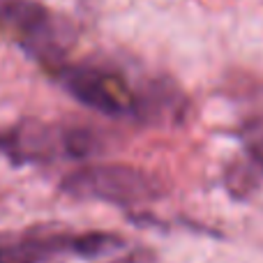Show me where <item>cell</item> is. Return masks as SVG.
<instances>
[{"label":"cell","mask_w":263,"mask_h":263,"mask_svg":"<svg viewBox=\"0 0 263 263\" xmlns=\"http://www.w3.org/2000/svg\"><path fill=\"white\" fill-rule=\"evenodd\" d=\"M0 30L51 74L67 63V53L77 42L72 21L37 0H0Z\"/></svg>","instance_id":"6da1fadb"},{"label":"cell","mask_w":263,"mask_h":263,"mask_svg":"<svg viewBox=\"0 0 263 263\" xmlns=\"http://www.w3.org/2000/svg\"><path fill=\"white\" fill-rule=\"evenodd\" d=\"M60 192L79 201L134 208L166 196V182L132 164H88L65 176Z\"/></svg>","instance_id":"7a4b0ae2"},{"label":"cell","mask_w":263,"mask_h":263,"mask_svg":"<svg viewBox=\"0 0 263 263\" xmlns=\"http://www.w3.org/2000/svg\"><path fill=\"white\" fill-rule=\"evenodd\" d=\"M60 86L83 106L111 118H132L136 111L139 86L127 79L123 69L114 65H60L53 72Z\"/></svg>","instance_id":"3957f363"},{"label":"cell","mask_w":263,"mask_h":263,"mask_svg":"<svg viewBox=\"0 0 263 263\" xmlns=\"http://www.w3.org/2000/svg\"><path fill=\"white\" fill-rule=\"evenodd\" d=\"M125 238L109 231L88 233H23L0 240V263H46L55 256L72 254L95 259L104 252L120 250Z\"/></svg>","instance_id":"277c9868"},{"label":"cell","mask_w":263,"mask_h":263,"mask_svg":"<svg viewBox=\"0 0 263 263\" xmlns=\"http://www.w3.org/2000/svg\"><path fill=\"white\" fill-rule=\"evenodd\" d=\"M0 155H5L14 166L49 164L65 157L63 127L40 120H21L7 129H0Z\"/></svg>","instance_id":"5b68a950"},{"label":"cell","mask_w":263,"mask_h":263,"mask_svg":"<svg viewBox=\"0 0 263 263\" xmlns=\"http://www.w3.org/2000/svg\"><path fill=\"white\" fill-rule=\"evenodd\" d=\"M240 155L224 168V187L236 201H247L263 185V120H247L238 132Z\"/></svg>","instance_id":"8992f818"},{"label":"cell","mask_w":263,"mask_h":263,"mask_svg":"<svg viewBox=\"0 0 263 263\" xmlns=\"http://www.w3.org/2000/svg\"><path fill=\"white\" fill-rule=\"evenodd\" d=\"M190 114V100L173 79L153 77L139 83L134 120L141 125H178Z\"/></svg>","instance_id":"52a82bcc"},{"label":"cell","mask_w":263,"mask_h":263,"mask_svg":"<svg viewBox=\"0 0 263 263\" xmlns=\"http://www.w3.org/2000/svg\"><path fill=\"white\" fill-rule=\"evenodd\" d=\"M104 141L90 127H63V153L67 159H90L100 155Z\"/></svg>","instance_id":"ba28073f"}]
</instances>
